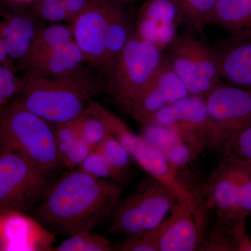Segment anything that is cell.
<instances>
[{"label":"cell","mask_w":251,"mask_h":251,"mask_svg":"<svg viewBox=\"0 0 251 251\" xmlns=\"http://www.w3.org/2000/svg\"><path fill=\"white\" fill-rule=\"evenodd\" d=\"M123 184L99 179L79 170L56 181L36 206L41 226L54 234L71 236L93 231L109 219L122 200Z\"/></svg>","instance_id":"cell-1"},{"label":"cell","mask_w":251,"mask_h":251,"mask_svg":"<svg viewBox=\"0 0 251 251\" xmlns=\"http://www.w3.org/2000/svg\"><path fill=\"white\" fill-rule=\"evenodd\" d=\"M17 99L23 106L52 126L75 120L92 102L95 90L85 79L23 75Z\"/></svg>","instance_id":"cell-2"},{"label":"cell","mask_w":251,"mask_h":251,"mask_svg":"<svg viewBox=\"0 0 251 251\" xmlns=\"http://www.w3.org/2000/svg\"><path fill=\"white\" fill-rule=\"evenodd\" d=\"M0 148L18 153L47 175L61 165L54 127L17 98L0 110Z\"/></svg>","instance_id":"cell-3"},{"label":"cell","mask_w":251,"mask_h":251,"mask_svg":"<svg viewBox=\"0 0 251 251\" xmlns=\"http://www.w3.org/2000/svg\"><path fill=\"white\" fill-rule=\"evenodd\" d=\"M178 201L173 190L149 175L112 211L108 232L130 237L150 232L166 219Z\"/></svg>","instance_id":"cell-4"},{"label":"cell","mask_w":251,"mask_h":251,"mask_svg":"<svg viewBox=\"0 0 251 251\" xmlns=\"http://www.w3.org/2000/svg\"><path fill=\"white\" fill-rule=\"evenodd\" d=\"M88 108L100 117L108 127L109 133L116 138L134 160L150 176L168 186L176 195L179 201L195 204L196 198L179 179L177 170L160 151L141 135L135 134L128 126L116 115L92 101Z\"/></svg>","instance_id":"cell-5"},{"label":"cell","mask_w":251,"mask_h":251,"mask_svg":"<svg viewBox=\"0 0 251 251\" xmlns=\"http://www.w3.org/2000/svg\"><path fill=\"white\" fill-rule=\"evenodd\" d=\"M163 51L132 32L104 75L112 98L120 105L148 83L163 59Z\"/></svg>","instance_id":"cell-6"},{"label":"cell","mask_w":251,"mask_h":251,"mask_svg":"<svg viewBox=\"0 0 251 251\" xmlns=\"http://www.w3.org/2000/svg\"><path fill=\"white\" fill-rule=\"evenodd\" d=\"M189 95L204 96L222 81L217 52L189 36H178L163 56Z\"/></svg>","instance_id":"cell-7"},{"label":"cell","mask_w":251,"mask_h":251,"mask_svg":"<svg viewBox=\"0 0 251 251\" xmlns=\"http://www.w3.org/2000/svg\"><path fill=\"white\" fill-rule=\"evenodd\" d=\"M46 175L18 153L0 148V211L32 209L44 194Z\"/></svg>","instance_id":"cell-8"},{"label":"cell","mask_w":251,"mask_h":251,"mask_svg":"<svg viewBox=\"0 0 251 251\" xmlns=\"http://www.w3.org/2000/svg\"><path fill=\"white\" fill-rule=\"evenodd\" d=\"M212 131L209 145L222 150L251 125V91L221 81L205 96Z\"/></svg>","instance_id":"cell-9"},{"label":"cell","mask_w":251,"mask_h":251,"mask_svg":"<svg viewBox=\"0 0 251 251\" xmlns=\"http://www.w3.org/2000/svg\"><path fill=\"white\" fill-rule=\"evenodd\" d=\"M188 95L184 84L163 57L148 83L121 106L144 125L161 109Z\"/></svg>","instance_id":"cell-10"},{"label":"cell","mask_w":251,"mask_h":251,"mask_svg":"<svg viewBox=\"0 0 251 251\" xmlns=\"http://www.w3.org/2000/svg\"><path fill=\"white\" fill-rule=\"evenodd\" d=\"M197 204L178 201L169 216L150 231L157 251H199L204 240Z\"/></svg>","instance_id":"cell-11"},{"label":"cell","mask_w":251,"mask_h":251,"mask_svg":"<svg viewBox=\"0 0 251 251\" xmlns=\"http://www.w3.org/2000/svg\"><path fill=\"white\" fill-rule=\"evenodd\" d=\"M112 0H90L71 24L73 39L89 65L103 74L109 6Z\"/></svg>","instance_id":"cell-12"},{"label":"cell","mask_w":251,"mask_h":251,"mask_svg":"<svg viewBox=\"0 0 251 251\" xmlns=\"http://www.w3.org/2000/svg\"><path fill=\"white\" fill-rule=\"evenodd\" d=\"M183 18L177 0H148L140 10L134 33L163 51L177 37Z\"/></svg>","instance_id":"cell-13"},{"label":"cell","mask_w":251,"mask_h":251,"mask_svg":"<svg viewBox=\"0 0 251 251\" xmlns=\"http://www.w3.org/2000/svg\"><path fill=\"white\" fill-rule=\"evenodd\" d=\"M141 135L164 153L176 170L191 163L209 145L204 137L153 123L144 125Z\"/></svg>","instance_id":"cell-14"},{"label":"cell","mask_w":251,"mask_h":251,"mask_svg":"<svg viewBox=\"0 0 251 251\" xmlns=\"http://www.w3.org/2000/svg\"><path fill=\"white\" fill-rule=\"evenodd\" d=\"M148 123L166 126L183 133L204 137L209 143L212 131L204 96L188 95L180 99L161 109Z\"/></svg>","instance_id":"cell-15"},{"label":"cell","mask_w":251,"mask_h":251,"mask_svg":"<svg viewBox=\"0 0 251 251\" xmlns=\"http://www.w3.org/2000/svg\"><path fill=\"white\" fill-rule=\"evenodd\" d=\"M241 171L239 163L225 158L213 171L206 188V204L218 217L234 219Z\"/></svg>","instance_id":"cell-16"},{"label":"cell","mask_w":251,"mask_h":251,"mask_svg":"<svg viewBox=\"0 0 251 251\" xmlns=\"http://www.w3.org/2000/svg\"><path fill=\"white\" fill-rule=\"evenodd\" d=\"M216 51L221 79L229 85L251 91V36H232Z\"/></svg>","instance_id":"cell-17"},{"label":"cell","mask_w":251,"mask_h":251,"mask_svg":"<svg viewBox=\"0 0 251 251\" xmlns=\"http://www.w3.org/2000/svg\"><path fill=\"white\" fill-rule=\"evenodd\" d=\"M0 28L10 58L18 67L39 29L35 18L23 11L0 9Z\"/></svg>","instance_id":"cell-18"},{"label":"cell","mask_w":251,"mask_h":251,"mask_svg":"<svg viewBox=\"0 0 251 251\" xmlns=\"http://www.w3.org/2000/svg\"><path fill=\"white\" fill-rule=\"evenodd\" d=\"M87 63L83 54L74 40L61 46L23 73L36 77H70L84 79L81 75Z\"/></svg>","instance_id":"cell-19"},{"label":"cell","mask_w":251,"mask_h":251,"mask_svg":"<svg viewBox=\"0 0 251 251\" xmlns=\"http://www.w3.org/2000/svg\"><path fill=\"white\" fill-rule=\"evenodd\" d=\"M72 40L74 39L71 25L52 23L46 27H39L17 69L25 72L50 52Z\"/></svg>","instance_id":"cell-20"},{"label":"cell","mask_w":251,"mask_h":251,"mask_svg":"<svg viewBox=\"0 0 251 251\" xmlns=\"http://www.w3.org/2000/svg\"><path fill=\"white\" fill-rule=\"evenodd\" d=\"M211 24L234 37L251 36V0H219Z\"/></svg>","instance_id":"cell-21"},{"label":"cell","mask_w":251,"mask_h":251,"mask_svg":"<svg viewBox=\"0 0 251 251\" xmlns=\"http://www.w3.org/2000/svg\"><path fill=\"white\" fill-rule=\"evenodd\" d=\"M128 20L123 9L112 0L109 6L105 37V59L104 73L121 52L131 36Z\"/></svg>","instance_id":"cell-22"},{"label":"cell","mask_w":251,"mask_h":251,"mask_svg":"<svg viewBox=\"0 0 251 251\" xmlns=\"http://www.w3.org/2000/svg\"><path fill=\"white\" fill-rule=\"evenodd\" d=\"M183 16L202 34L206 26L211 24L213 15L219 0H177Z\"/></svg>","instance_id":"cell-23"},{"label":"cell","mask_w":251,"mask_h":251,"mask_svg":"<svg viewBox=\"0 0 251 251\" xmlns=\"http://www.w3.org/2000/svg\"><path fill=\"white\" fill-rule=\"evenodd\" d=\"M57 251H111L113 245L108 239L93 231H83L69 236L55 247Z\"/></svg>","instance_id":"cell-24"},{"label":"cell","mask_w":251,"mask_h":251,"mask_svg":"<svg viewBox=\"0 0 251 251\" xmlns=\"http://www.w3.org/2000/svg\"><path fill=\"white\" fill-rule=\"evenodd\" d=\"M97 150L125 182L132 158L125 147L109 133Z\"/></svg>","instance_id":"cell-25"},{"label":"cell","mask_w":251,"mask_h":251,"mask_svg":"<svg viewBox=\"0 0 251 251\" xmlns=\"http://www.w3.org/2000/svg\"><path fill=\"white\" fill-rule=\"evenodd\" d=\"M78 120L80 138L94 150L98 148L110 133L107 126L88 108L78 117Z\"/></svg>","instance_id":"cell-26"},{"label":"cell","mask_w":251,"mask_h":251,"mask_svg":"<svg viewBox=\"0 0 251 251\" xmlns=\"http://www.w3.org/2000/svg\"><path fill=\"white\" fill-rule=\"evenodd\" d=\"M221 151L225 158L251 166V125L229 140Z\"/></svg>","instance_id":"cell-27"},{"label":"cell","mask_w":251,"mask_h":251,"mask_svg":"<svg viewBox=\"0 0 251 251\" xmlns=\"http://www.w3.org/2000/svg\"><path fill=\"white\" fill-rule=\"evenodd\" d=\"M77 170L97 179L110 180L122 184L125 183L97 149L91 152Z\"/></svg>","instance_id":"cell-28"},{"label":"cell","mask_w":251,"mask_h":251,"mask_svg":"<svg viewBox=\"0 0 251 251\" xmlns=\"http://www.w3.org/2000/svg\"><path fill=\"white\" fill-rule=\"evenodd\" d=\"M16 72L0 63V110L17 98L22 89L24 79Z\"/></svg>","instance_id":"cell-29"},{"label":"cell","mask_w":251,"mask_h":251,"mask_svg":"<svg viewBox=\"0 0 251 251\" xmlns=\"http://www.w3.org/2000/svg\"><path fill=\"white\" fill-rule=\"evenodd\" d=\"M54 140L59 160L72 148L80 138L78 117L66 123L54 126Z\"/></svg>","instance_id":"cell-30"},{"label":"cell","mask_w":251,"mask_h":251,"mask_svg":"<svg viewBox=\"0 0 251 251\" xmlns=\"http://www.w3.org/2000/svg\"><path fill=\"white\" fill-rule=\"evenodd\" d=\"M237 163L240 166L241 179L234 219H246L251 214V166Z\"/></svg>","instance_id":"cell-31"},{"label":"cell","mask_w":251,"mask_h":251,"mask_svg":"<svg viewBox=\"0 0 251 251\" xmlns=\"http://www.w3.org/2000/svg\"><path fill=\"white\" fill-rule=\"evenodd\" d=\"M34 12L51 23H68L67 11L62 0H44L34 3Z\"/></svg>","instance_id":"cell-32"},{"label":"cell","mask_w":251,"mask_h":251,"mask_svg":"<svg viewBox=\"0 0 251 251\" xmlns=\"http://www.w3.org/2000/svg\"><path fill=\"white\" fill-rule=\"evenodd\" d=\"M93 150L94 149L88 143L79 138L72 148L62 157L61 165L70 171L77 170Z\"/></svg>","instance_id":"cell-33"},{"label":"cell","mask_w":251,"mask_h":251,"mask_svg":"<svg viewBox=\"0 0 251 251\" xmlns=\"http://www.w3.org/2000/svg\"><path fill=\"white\" fill-rule=\"evenodd\" d=\"M113 251H157L156 244L150 232L126 237L125 240L113 245Z\"/></svg>","instance_id":"cell-34"},{"label":"cell","mask_w":251,"mask_h":251,"mask_svg":"<svg viewBox=\"0 0 251 251\" xmlns=\"http://www.w3.org/2000/svg\"><path fill=\"white\" fill-rule=\"evenodd\" d=\"M90 0H62L68 16V23L72 24L86 9Z\"/></svg>","instance_id":"cell-35"},{"label":"cell","mask_w":251,"mask_h":251,"mask_svg":"<svg viewBox=\"0 0 251 251\" xmlns=\"http://www.w3.org/2000/svg\"><path fill=\"white\" fill-rule=\"evenodd\" d=\"M0 63L6 67L11 68L16 71L18 70L17 67L10 58L9 54H8L6 44H5L2 34H1V28H0Z\"/></svg>","instance_id":"cell-36"},{"label":"cell","mask_w":251,"mask_h":251,"mask_svg":"<svg viewBox=\"0 0 251 251\" xmlns=\"http://www.w3.org/2000/svg\"><path fill=\"white\" fill-rule=\"evenodd\" d=\"M9 1L15 4H25V3L31 2L34 0H9Z\"/></svg>","instance_id":"cell-37"}]
</instances>
